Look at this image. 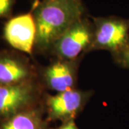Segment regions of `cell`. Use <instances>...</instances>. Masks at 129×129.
<instances>
[{"label":"cell","mask_w":129,"mask_h":129,"mask_svg":"<svg viewBox=\"0 0 129 129\" xmlns=\"http://www.w3.org/2000/svg\"><path fill=\"white\" fill-rule=\"evenodd\" d=\"M37 28L35 47L40 52L50 51L57 40L83 18L82 0H42L32 10Z\"/></svg>","instance_id":"cell-1"},{"label":"cell","mask_w":129,"mask_h":129,"mask_svg":"<svg viewBox=\"0 0 129 129\" xmlns=\"http://www.w3.org/2000/svg\"><path fill=\"white\" fill-rule=\"evenodd\" d=\"M41 86L37 80L0 85V121L40 104Z\"/></svg>","instance_id":"cell-2"},{"label":"cell","mask_w":129,"mask_h":129,"mask_svg":"<svg viewBox=\"0 0 129 129\" xmlns=\"http://www.w3.org/2000/svg\"><path fill=\"white\" fill-rule=\"evenodd\" d=\"M93 39V24L85 17L73 24L55 42L52 53L61 60H77L90 51Z\"/></svg>","instance_id":"cell-3"},{"label":"cell","mask_w":129,"mask_h":129,"mask_svg":"<svg viewBox=\"0 0 129 129\" xmlns=\"http://www.w3.org/2000/svg\"><path fill=\"white\" fill-rule=\"evenodd\" d=\"M129 40V19L108 17L93 18V39L90 51L106 50L114 55Z\"/></svg>","instance_id":"cell-4"},{"label":"cell","mask_w":129,"mask_h":129,"mask_svg":"<svg viewBox=\"0 0 129 129\" xmlns=\"http://www.w3.org/2000/svg\"><path fill=\"white\" fill-rule=\"evenodd\" d=\"M92 92L81 90L77 88L55 95H45L44 108L48 121L60 120L62 123L75 120L81 113Z\"/></svg>","instance_id":"cell-5"},{"label":"cell","mask_w":129,"mask_h":129,"mask_svg":"<svg viewBox=\"0 0 129 129\" xmlns=\"http://www.w3.org/2000/svg\"><path fill=\"white\" fill-rule=\"evenodd\" d=\"M36 36L37 28L32 12L9 19L4 27V37L8 44L27 55H32Z\"/></svg>","instance_id":"cell-6"},{"label":"cell","mask_w":129,"mask_h":129,"mask_svg":"<svg viewBox=\"0 0 129 129\" xmlns=\"http://www.w3.org/2000/svg\"><path fill=\"white\" fill-rule=\"evenodd\" d=\"M37 80L35 67L27 57L15 52H0V85H12Z\"/></svg>","instance_id":"cell-7"},{"label":"cell","mask_w":129,"mask_h":129,"mask_svg":"<svg viewBox=\"0 0 129 129\" xmlns=\"http://www.w3.org/2000/svg\"><path fill=\"white\" fill-rule=\"evenodd\" d=\"M77 60H58L45 68L42 80L49 89L61 92L76 88Z\"/></svg>","instance_id":"cell-8"},{"label":"cell","mask_w":129,"mask_h":129,"mask_svg":"<svg viewBox=\"0 0 129 129\" xmlns=\"http://www.w3.org/2000/svg\"><path fill=\"white\" fill-rule=\"evenodd\" d=\"M44 113V107L38 104L0 121V129H49Z\"/></svg>","instance_id":"cell-9"},{"label":"cell","mask_w":129,"mask_h":129,"mask_svg":"<svg viewBox=\"0 0 129 129\" xmlns=\"http://www.w3.org/2000/svg\"><path fill=\"white\" fill-rule=\"evenodd\" d=\"M118 63L125 68H129V40L120 52L115 55Z\"/></svg>","instance_id":"cell-10"},{"label":"cell","mask_w":129,"mask_h":129,"mask_svg":"<svg viewBox=\"0 0 129 129\" xmlns=\"http://www.w3.org/2000/svg\"><path fill=\"white\" fill-rule=\"evenodd\" d=\"M15 0H0V19L9 17L13 10Z\"/></svg>","instance_id":"cell-11"},{"label":"cell","mask_w":129,"mask_h":129,"mask_svg":"<svg viewBox=\"0 0 129 129\" xmlns=\"http://www.w3.org/2000/svg\"><path fill=\"white\" fill-rule=\"evenodd\" d=\"M55 129H80L75 123V120H70L62 122L58 128Z\"/></svg>","instance_id":"cell-12"}]
</instances>
